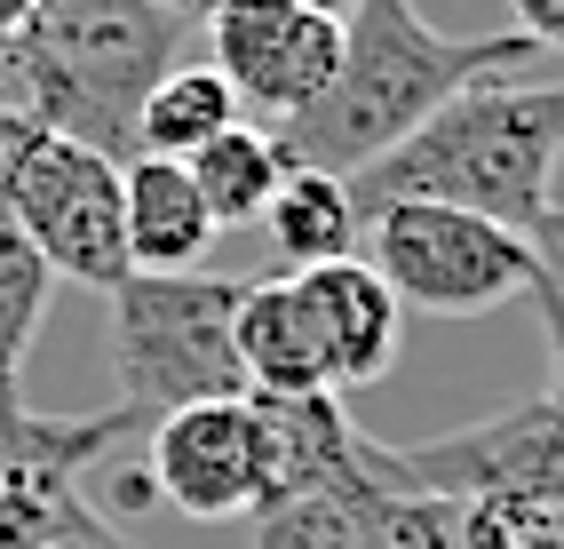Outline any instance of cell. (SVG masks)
I'll use <instances>...</instances> for the list:
<instances>
[{"label": "cell", "mask_w": 564, "mask_h": 549, "mask_svg": "<svg viewBox=\"0 0 564 549\" xmlns=\"http://www.w3.org/2000/svg\"><path fill=\"white\" fill-rule=\"evenodd\" d=\"M303 9H318V17H350V0H303Z\"/></svg>", "instance_id": "obj_23"}, {"label": "cell", "mask_w": 564, "mask_h": 549, "mask_svg": "<svg viewBox=\"0 0 564 549\" xmlns=\"http://www.w3.org/2000/svg\"><path fill=\"white\" fill-rule=\"evenodd\" d=\"M207 49L215 72L231 80L239 112L294 120L303 104H318V88L343 64V17H318L303 0H215L207 9Z\"/></svg>", "instance_id": "obj_9"}, {"label": "cell", "mask_w": 564, "mask_h": 549, "mask_svg": "<svg viewBox=\"0 0 564 549\" xmlns=\"http://www.w3.org/2000/svg\"><path fill=\"white\" fill-rule=\"evenodd\" d=\"M0 207L41 247V263L72 287L111 295L128 263V207H120V160L96 143H72L56 128H24L0 152Z\"/></svg>", "instance_id": "obj_5"}, {"label": "cell", "mask_w": 564, "mask_h": 549, "mask_svg": "<svg viewBox=\"0 0 564 549\" xmlns=\"http://www.w3.org/2000/svg\"><path fill=\"white\" fill-rule=\"evenodd\" d=\"M366 462H373V478H390L405 494H445V502L501 494V502L564 509V407L541 390L509 415H485L445 438H413V446L366 438Z\"/></svg>", "instance_id": "obj_7"}, {"label": "cell", "mask_w": 564, "mask_h": 549, "mask_svg": "<svg viewBox=\"0 0 564 549\" xmlns=\"http://www.w3.org/2000/svg\"><path fill=\"white\" fill-rule=\"evenodd\" d=\"M382 271V287L405 311L430 319H485L517 295H533V247L524 232H501L469 207H437V200H390L366 215L358 232Z\"/></svg>", "instance_id": "obj_6"}, {"label": "cell", "mask_w": 564, "mask_h": 549, "mask_svg": "<svg viewBox=\"0 0 564 549\" xmlns=\"http://www.w3.org/2000/svg\"><path fill=\"white\" fill-rule=\"evenodd\" d=\"M239 96L231 80H223L215 64H175L152 80V96L135 104V152H152V160H192L207 152V143L223 128H239Z\"/></svg>", "instance_id": "obj_14"}, {"label": "cell", "mask_w": 564, "mask_h": 549, "mask_svg": "<svg viewBox=\"0 0 564 549\" xmlns=\"http://www.w3.org/2000/svg\"><path fill=\"white\" fill-rule=\"evenodd\" d=\"M183 64V9L160 0H41L17 41H0V80L32 128L120 160L135 143V104Z\"/></svg>", "instance_id": "obj_3"}, {"label": "cell", "mask_w": 564, "mask_h": 549, "mask_svg": "<svg viewBox=\"0 0 564 549\" xmlns=\"http://www.w3.org/2000/svg\"><path fill=\"white\" fill-rule=\"evenodd\" d=\"M152 494L199 526L262 518L279 502V422L271 398H207V407H175L152 422Z\"/></svg>", "instance_id": "obj_8"}, {"label": "cell", "mask_w": 564, "mask_h": 549, "mask_svg": "<svg viewBox=\"0 0 564 549\" xmlns=\"http://www.w3.org/2000/svg\"><path fill=\"white\" fill-rule=\"evenodd\" d=\"M524 56H541L524 32H437L413 0H350L343 17V64L303 104L279 120V160L318 168V175H358L405 143L437 104H454L469 80H501Z\"/></svg>", "instance_id": "obj_1"}, {"label": "cell", "mask_w": 564, "mask_h": 549, "mask_svg": "<svg viewBox=\"0 0 564 549\" xmlns=\"http://www.w3.org/2000/svg\"><path fill=\"white\" fill-rule=\"evenodd\" d=\"M262 232H271L279 271H311L334 263V255H358V200H350V175H318V168H286L271 207H262Z\"/></svg>", "instance_id": "obj_13"}, {"label": "cell", "mask_w": 564, "mask_h": 549, "mask_svg": "<svg viewBox=\"0 0 564 549\" xmlns=\"http://www.w3.org/2000/svg\"><path fill=\"white\" fill-rule=\"evenodd\" d=\"M509 17L533 49H564V0H509Z\"/></svg>", "instance_id": "obj_20"}, {"label": "cell", "mask_w": 564, "mask_h": 549, "mask_svg": "<svg viewBox=\"0 0 564 549\" xmlns=\"http://www.w3.org/2000/svg\"><path fill=\"white\" fill-rule=\"evenodd\" d=\"M556 168H564V80H469L454 104L390 143L373 168L350 175L358 224L390 200H437V207H469L501 232H533L541 207L556 200Z\"/></svg>", "instance_id": "obj_2"}, {"label": "cell", "mask_w": 564, "mask_h": 549, "mask_svg": "<svg viewBox=\"0 0 564 549\" xmlns=\"http://www.w3.org/2000/svg\"><path fill=\"white\" fill-rule=\"evenodd\" d=\"M160 9H183V17H192V0H160Z\"/></svg>", "instance_id": "obj_24"}, {"label": "cell", "mask_w": 564, "mask_h": 549, "mask_svg": "<svg viewBox=\"0 0 564 549\" xmlns=\"http://www.w3.org/2000/svg\"><path fill=\"white\" fill-rule=\"evenodd\" d=\"M239 295L247 279L223 271H128L111 287V375H120V407L152 430L175 407H207V398H239Z\"/></svg>", "instance_id": "obj_4"}, {"label": "cell", "mask_w": 564, "mask_h": 549, "mask_svg": "<svg viewBox=\"0 0 564 549\" xmlns=\"http://www.w3.org/2000/svg\"><path fill=\"white\" fill-rule=\"evenodd\" d=\"M80 478L64 470H9L0 478V549H56V509Z\"/></svg>", "instance_id": "obj_17"}, {"label": "cell", "mask_w": 564, "mask_h": 549, "mask_svg": "<svg viewBox=\"0 0 564 549\" xmlns=\"http://www.w3.org/2000/svg\"><path fill=\"white\" fill-rule=\"evenodd\" d=\"M120 207H128V263L135 271H207V247L223 239L183 160L135 152L120 160Z\"/></svg>", "instance_id": "obj_11"}, {"label": "cell", "mask_w": 564, "mask_h": 549, "mask_svg": "<svg viewBox=\"0 0 564 549\" xmlns=\"http://www.w3.org/2000/svg\"><path fill=\"white\" fill-rule=\"evenodd\" d=\"M533 247V303H541V326H549V351H564V200L541 207V224L524 232Z\"/></svg>", "instance_id": "obj_18"}, {"label": "cell", "mask_w": 564, "mask_h": 549, "mask_svg": "<svg viewBox=\"0 0 564 549\" xmlns=\"http://www.w3.org/2000/svg\"><path fill=\"white\" fill-rule=\"evenodd\" d=\"M239 366H247V390L254 398H334L326 390V366H318V335H311V311L294 295V279H247L239 295Z\"/></svg>", "instance_id": "obj_12"}, {"label": "cell", "mask_w": 564, "mask_h": 549, "mask_svg": "<svg viewBox=\"0 0 564 549\" xmlns=\"http://www.w3.org/2000/svg\"><path fill=\"white\" fill-rule=\"evenodd\" d=\"M32 17H41V0H0V41H17Z\"/></svg>", "instance_id": "obj_21"}, {"label": "cell", "mask_w": 564, "mask_h": 549, "mask_svg": "<svg viewBox=\"0 0 564 549\" xmlns=\"http://www.w3.org/2000/svg\"><path fill=\"white\" fill-rule=\"evenodd\" d=\"M48 295H56V271L0 207V407H24V358L48 319Z\"/></svg>", "instance_id": "obj_16"}, {"label": "cell", "mask_w": 564, "mask_h": 549, "mask_svg": "<svg viewBox=\"0 0 564 549\" xmlns=\"http://www.w3.org/2000/svg\"><path fill=\"white\" fill-rule=\"evenodd\" d=\"M192 168V183H199V200H207V215H215V232H239V224H262V207H271V192H279V175H286V160H279V136L271 128H223L207 152H192L183 160Z\"/></svg>", "instance_id": "obj_15"}, {"label": "cell", "mask_w": 564, "mask_h": 549, "mask_svg": "<svg viewBox=\"0 0 564 549\" xmlns=\"http://www.w3.org/2000/svg\"><path fill=\"white\" fill-rule=\"evenodd\" d=\"M286 279H294V295H303V311H311L326 390L334 398L373 390L398 366V343H405V303L382 287V271H373L366 255H334V263L286 271Z\"/></svg>", "instance_id": "obj_10"}, {"label": "cell", "mask_w": 564, "mask_h": 549, "mask_svg": "<svg viewBox=\"0 0 564 549\" xmlns=\"http://www.w3.org/2000/svg\"><path fill=\"white\" fill-rule=\"evenodd\" d=\"M17 415H24V407H0V478H9V454H17V446H9V430H17Z\"/></svg>", "instance_id": "obj_22"}, {"label": "cell", "mask_w": 564, "mask_h": 549, "mask_svg": "<svg viewBox=\"0 0 564 549\" xmlns=\"http://www.w3.org/2000/svg\"><path fill=\"white\" fill-rule=\"evenodd\" d=\"M56 549H135V541L111 526L96 502H88V486H72V494H64V509H56Z\"/></svg>", "instance_id": "obj_19"}]
</instances>
